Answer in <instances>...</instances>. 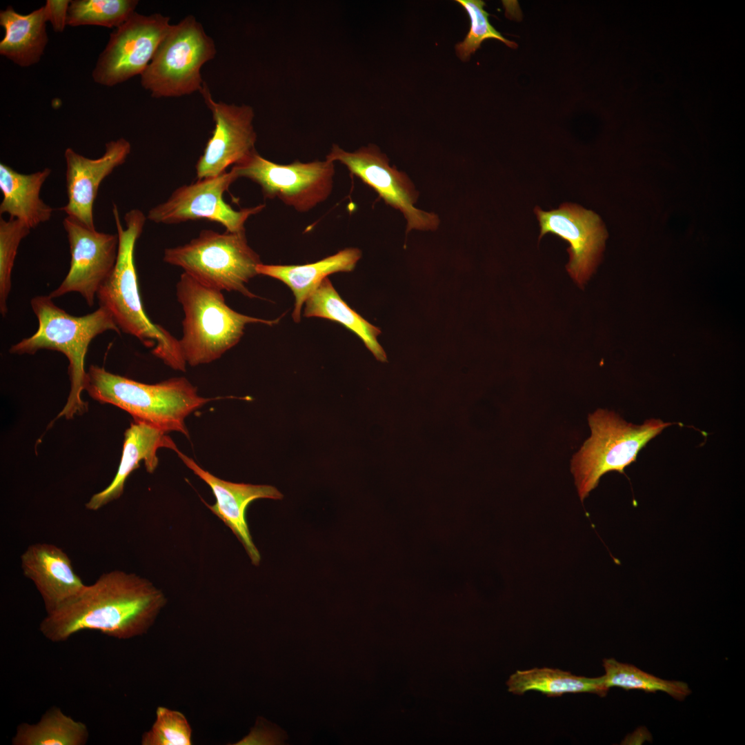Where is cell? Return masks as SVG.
Returning <instances> with one entry per match:
<instances>
[{"mask_svg":"<svg viewBox=\"0 0 745 745\" xmlns=\"http://www.w3.org/2000/svg\"><path fill=\"white\" fill-rule=\"evenodd\" d=\"M166 604L163 593L151 582L119 570L101 575L39 624L41 633L62 642L86 630L127 639L142 635Z\"/></svg>","mask_w":745,"mask_h":745,"instance_id":"obj_1","label":"cell"},{"mask_svg":"<svg viewBox=\"0 0 745 745\" xmlns=\"http://www.w3.org/2000/svg\"><path fill=\"white\" fill-rule=\"evenodd\" d=\"M112 213L119 239L117 257L113 270L97 291L99 306L110 312L121 331L152 348V354L173 370L183 372L187 364L179 340L150 321L139 295L134 255L147 217L139 209L130 210L124 216V228L115 203Z\"/></svg>","mask_w":745,"mask_h":745,"instance_id":"obj_2","label":"cell"},{"mask_svg":"<svg viewBox=\"0 0 745 745\" xmlns=\"http://www.w3.org/2000/svg\"><path fill=\"white\" fill-rule=\"evenodd\" d=\"M39 327L32 336L24 338L10 348L12 354L33 355L39 350L59 351L68 359L70 390L66 405L57 415L67 419L85 413L88 404L81 398L85 390V359L88 346L97 335L108 331L121 330L110 312L99 306L88 315L76 317L57 306L51 297L37 296L30 301Z\"/></svg>","mask_w":745,"mask_h":745,"instance_id":"obj_3","label":"cell"},{"mask_svg":"<svg viewBox=\"0 0 745 745\" xmlns=\"http://www.w3.org/2000/svg\"><path fill=\"white\" fill-rule=\"evenodd\" d=\"M85 390L95 400L110 404L128 413L135 421L166 433L177 431L188 437L185 419L210 401L185 377L148 384L91 365L86 371Z\"/></svg>","mask_w":745,"mask_h":745,"instance_id":"obj_4","label":"cell"},{"mask_svg":"<svg viewBox=\"0 0 745 745\" xmlns=\"http://www.w3.org/2000/svg\"><path fill=\"white\" fill-rule=\"evenodd\" d=\"M176 290L184 313L179 343L186 364L192 366L219 359L239 341L247 324L272 326L279 319L237 312L226 304L221 291L201 284L186 272L181 275Z\"/></svg>","mask_w":745,"mask_h":745,"instance_id":"obj_5","label":"cell"},{"mask_svg":"<svg viewBox=\"0 0 745 745\" xmlns=\"http://www.w3.org/2000/svg\"><path fill=\"white\" fill-rule=\"evenodd\" d=\"M163 260L209 288L257 297L246 284L258 275L261 261L248 245L246 230L220 233L203 230L184 245L165 249Z\"/></svg>","mask_w":745,"mask_h":745,"instance_id":"obj_6","label":"cell"},{"mask_svg":"<svg viewBox=\"0 0 745 745\" xmlns=\"http://www.w3.org/2000/svg\"><path fill=\"white\" fill-rule=\"evenodd\" d=\"M590 437L571 460L578 495L583 501L610 471L624 473L639 452L670 422L647 419L641 425L628 423L617 414L597 409L588 415Z\"/></svg>","mask_w":745,"mask_h":745,"instance_id":"obj_7","label":"cell"},{"mask_svg":"<svg viewBox=\"0 0 745 745\" xmlns=\"http://www.w3.org/2000/svg\"><path fill=\"white\" fill-rule=\"evenodd\" d=\"M215 54L213 39L193 16L188 15L170 26L141 74V83L156 98L201 92L205 84L201 69Z\"/></svg>","mask_w":745,"mask_h":745,"instance_id":"obj_8","label":"cell"},{"mask_svg":"<svg viewBox=\"0 0 745 745\" xmlns=\"http://www.w3.org/2000/svg\"><path fill=\"white\" fill-rule=\"evenodd\" d=\"M231 168L238 179L257 183L265 198H277L300 212L326 201L332 190L335 166L327 159L279 164L255 150Z\"/></svg>","mask_w":745,"mask_h":745,"instance_id":"obj_9","label":"cell"},{"mask_svg":"<svg viewBox=\"0 0 745 745\" xmlns=\"http://www.w3.org/2000/svg\"><path fill=\"white\" fill-rule=\"evenodd\" d=\"M237 179L231 168L216 177L197 179L192 183L180 186L166 201L152 208L147 219L163 224L206 219L221 224L226 231L246 230L244 225L248 218L261 212L265 205L235 210L227 203L224 193Z\"/></svg>","mask_w":745,"mask_h":745,"instance_id":"obj_10","label":"cell"},{"mask_svg":"<svg viewBox=\"0 0 745 745\" xmlns=\"http://www.w3.org/2000/svg\"><path fill=\"white\" fill-rule=\"evenodd\" d=\"M171 24L159 13L135 12L110 34L92 72L93 80L114 86L141 74L151 61Z\"/></svg>","mask_w":745,"mask_h":745,"instance_id":"obj_11","label":"cell"},{"mask_svg":"<svg viewBox=\"0 0 745 745\" xmlns=\"http://www.w3.org/2000/svg\"><path fill=\"white\" fill-rule=\"evenodd\" d=\"M338 161L372 188L386 204L399 210L407 220V232L412 229L434 230L439 220L437 215L415 207L419 193L408 176L389 165L385 154L374 145L350 152L333 145L326 159Z\"/></svg>","mask_w":745,"mask_h":745,"instance_id":"obj_12","label":"cell"},{"mask_svg":"<svg viewBox=\"0 0 745 745\" xmlns=\"http://www.w3.org/2000/svg\"><path fill=\"white\" fill-rule=\"evenodd\" d=\"M70 245L71 261L66 277L49 297L78 292L92 306L97 293L116 264L118 235L90 229L69 217L63 221Z\"/></svg>","mask_w":745,"mask_h":745,"instance_id":"obj_13","label":"cell"},{"mask_svg":"<svg viewBox=\"0 0 745 745\" xmlns=\"http://www.w3.org/2000/svg\"><path fill=\"white\" fill-rule=\"evenodd\" d=\"M201 94L211 112L215 128L196 163L197 179L226 172L256 150L257 139L252 107L215 101L206 84Z\"/></svg>","mask_w":745,"mask_h":745,"instance_id":"obj_14","label":"cell"},{"mask_svg":"<svg viewBox=\"0 0 745 745\" xmlns=\"http://www.w3.org/2000/svg\"><path fill=\"white\" fill-rule=\"evenodd\" d=\"M534 211L540 226L539 238L550 232L569 244L570 260L566 268L573 279L582 285L595 269L607 237L600 217L571 203H564L550 211L536 207Z\"/></svg>","mask_w":745,"mask_h":745,"instance_id":"obj_15","label":"cell"},{"mask_svg":"<svg viewBox=\"0 0 745 745\" xmlns=\"http://www.w3.org/2000/svg\"><path fill=\"white\" fill-rule=\"evenodd\" d=\"M104 154L97 159L86 157L68 148L66 163L67 203L60 208L68 217L95 230L93 204L103 180L123 164L131 151L130 143L119 138L106 143Z\"/></svg>","mask_w":745,"mask_h":745,"instance_id":"obj_16","label":"cell"},{"mask_svg":"<svg viewBox=\"0 0 745 745\" xmlns=\"http://www.w3.org/2000/svg\"><path fill=\"white\" fill-rule=\"evenodd\" d=\"M175 452L195 475L210 486L216 502L213 505L205 503L206 505L235 535L244 546L252 564L258 566L261 555L250 533L246 518L247 508L254 500L281 499L283 495L272 486L239 484L221 479L203 469L178 448Z\"/></svg>","mask_w":745,"mask_h":745,"instance_id":"obj_17","label":"cell"},{"mask_svg":"<svg viewBox=\"0 0 745 745\" xmlns=\"http://www.w3.org/2000/svg\"><path fill=\"white\" fill-rule=\"evenodd\" d=\"M21 566L23 575L40 594L46 614L61 607L86 586L74 572L70 558L54 544L30 545L21 555Z\"/></svg>","mask_w":745,"mask_h":745,"instance_id":"obj_18","label":"cell"},{"mask_svg":"<svg viewBox=\"0 0 745 745\" xmlns=\"http://www.w3.org/2000/svg\"><path fill=\"white\" fill-rule=\"evenodd\" d=\"M161 448L174 451L177 448L166 432L146 423L134 421L124 433L121 458L115 477L106 488L90 498L86 508L98 510L119 498L123 493L128 477L139 467L140 461H143L149 473H154L159 464L157 452Z\"/></svg>","mask_w":745,"mask_h":745,"instance_id":"obj_19","label":"cell"},{"mask_svg":"<svg viewBox=\"0 0 745 745\" xmlns=\"http://www.w3.org/2000/svg\"><path fill=\"white\" fill-rule=\"evenodd\" d=\"M361 257L357 248H346L318 261L303 265H267L262 263L257 268L258 275L281 281L292 291L295 297L292 318L301 319L304 303L319 284L330 275L354 270Z\"/></svg>","mask_w":745,"mask_h":745,"instance_id":"obj_20","label":"cell"},{"mask_svg":"<svg viewBox=\"0 0 745 745\" xmlns=\"http://www.w3.org/2000/svg\"><path fill=\"white\" fill-rule=\"evenodd\" d=\"M51 173L50 168L31 174H21L3 163H0V189L3 199L0 214H8L30 229L48 221L53 208L40 198L43 183Z\"/></svg>","mask_w":745,"mask_h":745,"instance_id":"obj_21","label":"cell"},{"mask_svg":"<svg viewBox=\"0 0 745 745\" xmlns=\"http://www.w3.org/2000/svg\"><path fill=\"white\" fill-rule=\"evenodd\" d=\"M44 6L23 14L8 6L0 12V25L5 35L0 54L21 67L37 63L48 41Z\"/></svg>","mask_w":745,"mask_h":745,"instance_id":"obj_22","label":"cell"},{"mask_svg":"<svg viewBox=\"0 0 745 745\" xmlns=\"http://www.w3.org/2000/svg\"><path fill=\"white\" fill-rule=\"evenodd\" d=\"M304 315L338 322L355 333L381 362H387L386 354L379 344L381 330L361 317L349 307L326 277L306 301Z\"/></svg>","mask_w":745,"mask_h":745,"instance_id":"obj_23","label":"cell"},{"mask_svg":"<svg viewBox=\"0 0 745 745\" xmlns=\"http://www.w3.org/2000/svg\"><path fill=\"white\" fill-rule=\"evenodd\" d=\"M507 685L508 691L516 695L537 691L548 697L584 693L604 697L609 691L604 684L603 676L589 678L550 668L517 670L510 677Z\"/></svg>","mask_w":745,"mask_h":745,"instance_id":"obj_24","label":"cell"},{"mask_svg":"<svg viewBox=\"0 0 745 745\" xmlns=\"http://www.w3.org/2000/svg\"><path fill=\"white\" fill-rule=\"evenodd\" d=\"M87 726L52 706L35 724L18 725L12 745H84L88 739Z\"/></svg>","mask_w":745,"mask_h":745,"instance_id":"obj_25","label":"cell"},{"mask_svg":"<svg viewBox=\"0 0 745 745\" xmlns=\"http://www.w3.org/2000/svg\"><path fill=\"white\" fill-rule=\"evenodd\" d=\"M603 666L605 670L604 682L608 689L618 687L647 693L662 691L680 701L691 693L688 684L684 682L662 679L633 665L621 663L613 658L604 659Z\"/></svg>","mask_w":745,"mask_h":745,"instance_id":"obj_26","label":"cell"},{"mask_svg":"<svg viewBox=\"0 0 745 745\" xmlns=\"http://www.w3.org/2000/svg\"><path fill=\"white\" fill-rule=\"evenodd\" d=\"M136 0L70 1L67 25L72 27L92 25L117 28L135 12Z\"/></svg>","mask_w":745,"mask_h":745,"instance_id":"obj_27","label":"cell"},{"mask_svg":"<svg viewBox=\"0 0 745 745\" xmlns=\"http://www.w3.org/2000/svg\"><path fill=\"white\" fill-rule=\"evenodd\" d=\"M466 11L470 21V28L463 41L458 43L456 52L462 61H467L476 52L481 43L488 39H497L511 48L517 44L506 39L490 23L489 14L484 10L485 3L481 0H457Z\"/></svg>","mask_w":745,"mask_h":745,"instance_id":"obj_28","label":"cell"},{"mask_svg":"<svg viewBox=\"0 0 745 745\" xmlns=\"http://www.w3.org/2000/svg\"><path fill=\"white\" fill-rule=\"evenodd\" d=\"M30 228L18 219H0V312H8L7 299L11 289V274L18 248L21 240L29 235Z\"/></svg>","mask_w":745,"mask_h":745,"instance_id":"obj_29","label":"cell"},{"mask_svg":"<svg viewBox=\"0 0 745 745\" xmlns=\"http://www.w3.org/2000/svg\"><path fill=\"white\" fill-rule=\"evenodd\" d=\"M142 745H190L192 728L181 712L164 706L156 710L151 728L141 737Z\"/></svg>","mask_w":745,"mask_h":745,"instance_id":"obj_30","label":"cell"},{"mask_svg":"<svg viewBox=\"0 0 745 745\" xmlns=\"http://www.w3.org/2000/svg\"><path fill=\"white\" fill-rule=\"evenodd\" d=\"M288 738L286 732L277 724L258 717L254 727L236 745H280Z\"/></svg>","mask_w":745,"mask_h":745,"instance_id":"obj_31","label":"cell"},{"mask_svg":"<svg viewBox=\"0 0 745 745\" xmlns=\"http://www.w3.org/2000/svg\"><path fill=\"white\" fill-rule=\"evenodd\" d=\"M70 1L47 0L44 6L47 21L54 32H61L67 25L68 11Z\"/></svg>","mask_w":745,"mask_h":745,"instance_id":"obj_32","label":"cell"}]
</instances>
